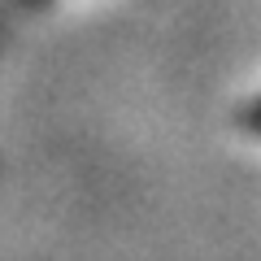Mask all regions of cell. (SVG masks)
Here are the masks:
<instances>
[{
    "instance_id": "obj_1",
    "label": "cell",
    "mask_w": 261,
    "mask_h": 261,
    "mask_svg": "<svg viewBox=\"0 0 261 261\" xmlns=\"http://www.w3.org/2000/svg\"><path fill=\"white\" fill-rule=\"evenodd\" d=\"M240 122H244V126H248V130H252V135H261V100H252V105H248V109H244V113H240Z\"/></svg>"
}]
</instances>
